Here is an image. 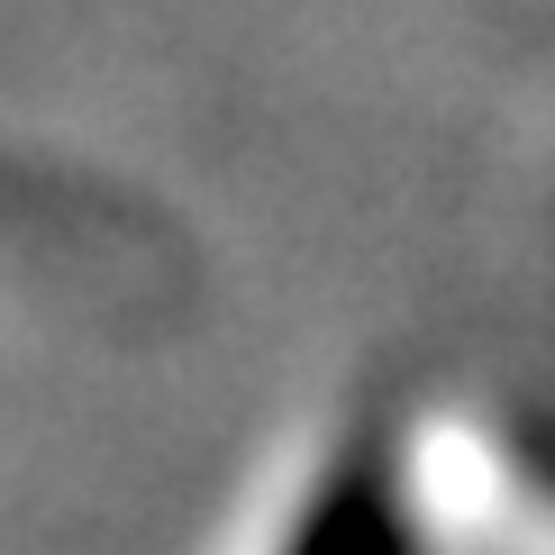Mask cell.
Here are the masks:
<instances>
[{"label": "cell", "instance_id": "1", "mask_svg": "<svg viewBox=\"0 0 555 555\" xmlns=\"http://www.w3.org/2000/svg\"><path fill=\"white\" fill-rule=\"evenodd\" d=\"M401 538H391V519L374 511V501L356 492V482H328V492H310L292 511V546L283 555H391Z\"/></svg>", "mask_w": 555, "mask_h": 555}]
</instances>
